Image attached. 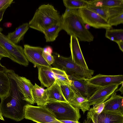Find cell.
<instances>
[{
	"instance_id": "8992f818",
	"label": "cell",
	"mask_w": 123,
	"mask_h": 123,
	"mask_svg": "<svg viewBox=\"0 0 123 123\" xmlns=\"http://www.w3.org/2000/svg\"><path fill=\"white\" fill-rule=\"evenodd\" d=\"M0 28V45L8 53L9 58L14 62L25 67L29 65V61L21 46L16 44L11 41L1 31Z\"/></svg>"
},
{
	"instance_id": "83f0119b",
	"label": "cell",
	"mask_w": 123,
	"mask_h": 123,
	"mask_svg": "<svg viewBox=\"0 0 123 123\" xmlns=\"http://www.w3.org/2000/svg\"><path fill=\"white\" fill-rule=\"evenodd\" d=\"M105 106L104 102L93 105V107L90 109L87 115V118L94 115H98L103 111Z\"/></svg>"
},
{
	"instance_id": "4fadbf2b",
	"label": "cell",
	"mask_w": 123,
	"mask_h": 123,
	"mask_svg": "<svg viewBox=\"0 0 123 123\" xmlns=\"http://www.w3.org/2000/svg\"><path fill=\"white\" fill-rule=\"evenodd\" d=\"M70 40L71 56L73 61L82 67L88 68L81 51L78 39L74 36H71Z\"/></svg>"
},
{
	"instance_id": "44dd1931",
	"label": "cell",
	"mask_w": 123,
	"mask_h": 123,
	"mask_svg": "<svg viewBox=\"0 0 123 123\" xmlns=\"http://www.w3.org/2000/svg\"><path fill=\"white\" fill-rule=\"evenodd\" d=\"M29 28L28 23H24L17 28L14 31L8 33L6 36L13 43L17 45L23 40Z\"/></svg>"
},
{
	"instance_id": "8d00e7d4",
	"label": "cell",
	"mask_w": 123,
	"mask_h": 123,
	"mask_svg": "<svg viewBox=\"0 0 123 123\" xmlns=\"http://www.w3.org/2000/svg\"><path fill=\"white\" fill-rule=\"evenodd\" d=\"M83 123H95L91 118L87 119L84 120Z\"/></svg>"
},
{
	"instance_id": "7c38bea8",
	"label": "cell",
	"mask_w": 123,
	"mask_h": 123,
	"mask_svg": "<svg viewBox=\"0 0 123 123\" xmlns=\"http://www.w3.org/2000/svg\"><path fill=\"white\" fill-rule=\"evenodd\" d=\"M119 85H111L103 87L97 91L88 99L90 106L104 102L115 92Z\"/></svg>"
},
{
	"instance_id": "ba28073f",
	"label": "cell",
	"mask_w": 123,
	"mask_h": 123,
	"mask_svg": "<svg viewBox=\"0 0 123 123\" xmlns=\"http://www.w3.org/2000/svg\"><path fill=\"white\" fill-rule=\"evenodd\" d=\"M79 14L85 24L96 29L106 30L112 28L107 21L99 15L86 7L78 9Z\"/></svg>"
},
{
	"instance_id": "e0dca14e",
	"label": "cell",
	"mask_w": 123,
	"mask_h": 123,
	"mask_svg": "<svg viewBox=\"0 0 123 123\" xmlns=\"http://www.w3.org/2000/svg\"><path fill=\"white\" fill-rule=\"evenodd\" d=\"M86 7L96 13L107 21L110 18L123 13V8H106L96 6L89 5Z\"/></svg>"
},
{
	"instance_id": "603a6c76",
	"label": "cell",
	"mask_w": 123,
	"mask_h": 123,
	"mask_svg": "<svg viewBox=\"0 0 123 123\" xmlns=\"http://www.w3.org/2000/svg\"><path fill=\"white\" fill-rule=\"evenodd\" d=\"M10 87L9 78L5 72H0V98L1 100L8 95Z\"/></svg>"
},
{
	"instance_id": "9a60e30c",
	"label": "cell",
	"mask_w": 123,
	"mask_h": 123,
	"mask_svg": "<svg viewBox=\"0 0 123 123\" xmlns=\"http://www.w3.org/2000/svg\"><path fill=\"white\" fill-rule=\"evenodd\" d=\"M91 119L95 123H123V115L103 111L98 115L87 118Z\"/></svg>"
},
{
	"instance_id": "836d02e7",
	"label": "cell",
	"mask_w": 123,
	"mask_h": 123,
	"mask_svg": "<svg viewBox=\"0 0 123 123\" xmlns=\"http://www.w3.org/2000/svg\"><path fill=\"white\" fill-rule=\"evenodd\" d=\"M3 57L0 56V72H5L6 68L4 66L2 65L0 63V61Z\"/></svg>"
},
{
	"instance_id": "74e56055",
	"label": "cell",
	"mask_w": 123,
	"mask_h": 123,
	"mask_svg": "<svg viewBox=\"0 0 123 123\" xmlns=\"http://www.w3.org/2000/svg\"><path fill=\"white\" fill-rule=\"evenodd\" d=\"M6 9H4L0 11V22L3 19V15Z\"/></svg>"
},
{
	"instance_id": "ffe728a7",
	"label": "cell",
	"mask_w": 123,
	"mask_h": 123,
	"mask_svg": "<svg viewBox=\"0 0 123 123\" xmlns=\"http://www.w3.org/2000/svg\"><path fill=\"white\" fill-rule=\"evenodd\" d=\"M32 94L35 103L37 106H43L46 104L47 95L45 89L35 83L33 87Z\"/></svg>"
},
{
	"instance_id": "277c9868",
	"label": "cell",
	"mask_w": 123,
	"mask_h": 123,
	"mask_svg": "<svg viewBox=\"0 0 123 123\" xmlns=\"http://www.w3.org/2000/svg\"><path fill=\"white\" fill-rule=\"evenodd\" d=\"M45 105L52 111L56 118L59 121H78L81 117L79 109L74 107L68 102H49Z\"/></svg>"
},
{
	"instance_id": "f35d334b",
	"label": "cell",
	"mask_w": 123,
	"mask_h": 123,
	"mask_svg": "<svg viewBox=\"0 0 123 123\" xmlns=\"http://www.w3.org/2000/svg\"><path fill=\"white\" fill-rule=\"evenodd\" d=\"M120 91L121 92L122 94H123V83L121 84V86L118 89H117L115 91V92L117 91Z\"/></svg>"
},
{
	"instance_id": "4dcf8cb0",
	"label": "cell",
	"mask_w": 123,
	"mask_h": 123,
	"mask_svg": "<svg viewBox=\"0 0 123 123\" xmlns=\"http://www.w3.org/2000/svg\"><path fill=\"white\" fill-rule=\"evenodd\" d=\"M42 56L45 61L49 65H51L54 62L55 60L54 57L50 53L43 51Z\"/></svg>"
},
{
	"instance_id": "d590c367",
	"label": "cell",
	"mask_w": 123,
	"mask_h": 123,
	"mask_svg": "<svg viewBox=\"0 0 123 123\" xmlns=\"http://www.w3.org/2000/svg\"><path fill=\"white\" fill-rule=\"evenodd\" d=\"M118 44L119 49L122 52H123V41H121L117 43Z\"/></svg>"
},
{
	"instance_id": "484cf974",
	"label": "cell",
	"mask_w": 123,
	"mask_h": 123,
	"mask_svg": "<svg viewBox=\"0 0 123 123\" xmlns=\"http://www.w3.org/2000/svg\"><path fill=\"white\" fill-rule=\"evenodd\" d=\"M105 37L117 43L123 41V29H112L106 30Z\"/></svg>"
},
{
	"instance_id": "52a82bcc",
	"label": "cell",
	"mask_w": 123,
	"mask_h": 123,
	"mask_svg": "<svg viewBox=\"0 0 123 123\" xmlns=\"http://www.w3.org/2000/svg\"><path fill=\"white\" fill-rule=\"evenodd\" d=\"M5 72L9 78L15 81L19 90L23 96V99L27 103L34 104L35 102L32 94L33 85L31 81L25 77L19 76L13 70L6 68Z\"/></svg>"
},
{
	"instance_id": "e575fe53",
	"label": "cell",
	"mask_w": 123,
	"mask_h": 123,
	"mask_svg": "<svg viewBox=\"0 0 123 123\" xmlns=\"http://www.w3.org/2000/svg\"><path fill=\"white\" fill-rule=\"evenodd\" d=\"M60 121L64 123H80L79 121L71 120H63Z\"/></svg>"
},
{
	"instance_id": "5b68a950",
	"label": "cell",
	"mask_w": 123,
	"mask_h": 123,
	"mask_svg": "<svg viewBox=\"0 0 123 123\" xmlns=\"http://www.w3.org/2000/svg\"><path fill=\"white\" fill-rule=\"evenodd\" d=\"M24 118L37 123H64L57 120L45 105L35 106L27 104L25 108Z\"/></svg>"
},
{
	"instance_id": "6da1fadb",
	"label": "cell",
	"mask_w": 123,
	"mask_h": 123,
	"mask_svg": "<svg viewBox=\"0 0 123 123\" xmlns=\"http://www.w3.org/2000/svg\"><path fill=\"white\" fill-rule=\"evenodd\" d=\"M9 78L11 83L9 92L1 100L0 106L3 116L19 121L24 118L25 108L27 103L23 99L15 81Z\"/></svg>"
},
{
	"instance_id": "4316f807",
	"label": "cell",
	"mask_w": 123,
	"mask_h": 123,
	"mask_svg": "<svg viewBox=\"0 0 123 123\" xmlns=\"http://www.w3.org/2000/svg\"><path fill=\"white\" fill-rule=\"evenodd\" d=\"M63 1L66 8L69 9H78L86 7L89 5L87 0H64Z\"/></svg>"
},
{
	"instance_id": "d6a6232c",
	"label": "cell",
	"mask_w": 123,
	"mask_h": 123,
	"mask_svg": "<svg viewBox=\"0 0 123 123\" xmlns=\"http://www.w3.org/2000/svg\"><path fill=\"white\" fill-rule=\"evenodd\" d=\"M0 56L2 57L9 58V55L6 51L0 45Z\"/></svg>"
},
{
	"instance_id": "ab89813d",
	"label": "cell",
	"mask_w": 123,
	"mask_h": 123,
	"mask_svg": "<svg viewBox=\"0 0 123 123\" xmlns=\"http://www.w3.org/2000/svg\"><path fill=\"white\" fill-rule=\"evenodd\" d=\"M4 26L6 27H9L12 25V24L10 22L6 23L4 24Z\"/></svg>"
},
{
	"instance_id": "7402d4cb",
	"label": "cell",
	"mask_w": 123,
	"mask_h": 123,
	"mask_svg": "<svg viewBox=\"0 0 123 123\" xmlns=\"http://www.w3.org/2000/svg\"><path fill=\"white\" fill-rule=\"evenodd\" d=\"M89 5L106 8H123V0H95L87 1Z\"/></svg>"
},
{
	"instance_id": "d4e9b609",
	"label": "cell",
	"mask_w": 123,
	"mask_h": 123,
	"mask_svg": "<svg viewBox=\"0 0 123 123\" xmlns=\"http://www.w3.org/2000/svg\"><path fill=\"white\" fill-rule=\"evenodd\" d=\"M51 70L54 74L55 81L60 86L70 85L68 75L65 71L55 68H52Z\"/></svg>"
},
{
	"instance_id": "2e32d148",
	"label": "cell",
	"mask_w": 123,
	"mask_h": 123,
	"mask_svg": "<svg viewBox=\"0 0 123 123\" xmlns=\"http://www.w3.org/2000/svg\"><path fill=\"white\" fill-rule=\"evenodd\" d=\"M38 79L41 85L48 88L55 81L54 74L51 70L52 67L38 66Z\"/></svg>"
},
{
	"instance_id": "ac0fdd59",
	"label": "cell",
	"mask_w": 123,
	"mask_h": 123,
	"mask_svg": "<svg viewBox=\"0 0 123 123\" xmlns=\"http://www.w3.org/2000/svg\"><path fill=\"white\" fill-rule=\"evenodd\" d=\"M45 90L47 95V102L54 101L68 102L63 94L60 86L55 81L50 86L47 88Z\"/></svg>"
},
{
	"instance_id": "d6986e66",
	"label": "cell",
	"mask_w": 123,
	"mask_h": 123,
	"mask_svg": "<svg viewBox=\"0 0 123 123\" xmlns=\"http://www.w3.org/2000/svg\"><path fill=\"white\" fill-rule=\"evenodd\" d=\"M68 103L74 107L80 109L84 114L90 108L88 99L82 96L78 91Z\"/></svg>"
},
{
	"instance_id": "9c48e42d",
	"label": "cell",
	"mask_w": 123,
	"mask_h": 123,
	"mask_svg": "<svg viewBox=\"0 0 123 123\" xmlns=\"http://www.w3.org/2000/svg\"><path fill=\"white\" fill-rule=\"evenodd\" d=\"M68 76L71 87L78 91L82 96L88 99L97 91L103 87L92 84L87 82L86 79H77Z\"/></svg>"
},
{
	"instance_id": "8fae6325",
	"label": "cell",
	"mask_w": 123,
	"mask_h": 123,
	"mask_svg": "<svg viewBox=\"0 0 123 123\" xmlns=\"http://www.w3.org/2000/svg\"><path fill=\"white\" fill-rule=\"evenodd\" d=\"M86 80L93 85L104 87L113 84L121 85L123 83V75H108L99 74Z\"/></svg>"
},
{
	"instance_id": "1f68e13d",
	"label": "cell",
	"mask_w": 123,
	"mask_h": 123,
	"mask_svg": "<svg viewBox=\"0 0 123 123\" xmlns=\"http://www.w3.org/2000/svg\"><path fill=\"white\" fill-rule=\"evenodd\" d=\"M13 0H0V11L6 9L13 2Z\"/></svg>"
},
{
	"instance_id": "f546056e",
	"label": "cell",
	"mask_w": 123,
	"mask_h": 123,
	"mask_svg": "<svg viewBox=\"0 0 123 123\" xmlns=\"http://www.w3.org/2000/svg\"><path fill=\"white\" fill-rule=\"evenodd\" d=\"M108 23L111 26H117L123 23V13L115 16L107 20Z\"/></svg>"
},
{
	"instance_id": "5bb4252c",
	"label": "cell",
	"mask_w": 123,
	"mask_h": 123,
	"mask_svg": "<svg viewBox=\"0 0 123 123\" xmlns=\"http://www.w3.org/2000/svg\"><path fill=\"white\" fill-rule=\"evenodd\" d=\"M103 111L123 115V97L115 92L107 100L104 102Z\"/></svg>"
},
{
	"instance_id": "7a4b0ae2",
	"label": "cell",
	"mask_w": 123,
	"mask_h": 123,
	"mask_svg": "<svg viewBox=\"0 0 123 123\" xmlns=\"http://www.w3.org/2000/svg\"><path fill=\"white\" fill-rule=\"evenodd\" d=\"M61 18L62 30L70 36H74L81 41L90 42L93 41L94 37L86 27L78 9L66 8L61 16Z\"/></svg>"
},
{
	"instance_id": "cb8c5ba5",
	"label": "cell",
	"mask_w": 123,
	"mask_h": 123,
	"mask_svg": "<svg viewBox=\"0 0 123 123\" xmlns=\"http://www.w3.org/2000/svg\"><path fill=\"white\" fill-rule=\"evenodd\" d=\"M62 30L61 23L54 25L45 30L43 33L44 35L46 42H50L55 41L59 32Z\"/></svg>"
},
{
	"instance_id": "3957f363",
	"label": "cell",
	"mask_w": 123,
	"mask_h": 123,
	"mask_svg": "<svg viewBox=\"0 0 123 123\" xmlns=\"http://www.w3.org/2000/svg\"><path fill=\"white\" fill-rule=\"evenodd\" d=\"M29 27L42 33L54 25L61 23V16L51 5L40 6L29 23Z\"/></svg>"
},
{
	"instance_id": "f1b7e54d",
	"label": "cell",
	"mask_w": 123,
	"mask_h": 123,
	"mask_svg": "<svg viewBox=\"0 0 123 123\" xmlns=\"http://www.w3.org/2000/svg\"><path fill=\"white\" fill-rule=\"evenodd\" d=\"M63 94L68 102L74 97L75 93L69 85L60 86Z\"/></svg>"
},
{
	"instance_id": "60d3db41",
	"label": "cell",
	"mask_w": 123,
	"mask_h": 123,
	"mask_svg": "<svg viewBox=\"0 0 123 123\" xmlns=\"http://www.w3.org/2000/svg\"><path fill=\"white\" fill-rule=\"evenodd\" d=\"M0 119L1 120L3 121H4V120L3 117L2 115V113L1 112L0 107Z\"/></svg>"
},
{
	"instance_id": "30bf717a",
	"label": "cell",
	"mask_w": 123,
	"mask_h": 123,
	"mask_svg": "<svg viewBox=\"0 0 123 123\" xmlns=\"http://www.w3.org/2000/svg\"><path fill=\"white\" fill-rule=\"evenodd\" d=\"M24 47V53L28 61L37 67L43 66L52 67L46 62L43 56V48L27 44L25 45Z\"/></svg>"
}]
</instances>
